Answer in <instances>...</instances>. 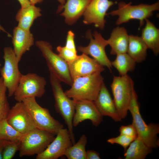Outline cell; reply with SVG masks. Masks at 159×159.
<instances>
[{
	"mask_svg": "<svg viewBox=\"0 0 159 159\" xmlns=\"http://www.w3.org/2000/svg\"><path fill=\"white\" fill-rule=\"evenodd\" d=\"M138 95L134 86L132 87L128 110L131 113L132 124L135 128L138 137L140 138L148 146L155 149L159 146L157 135L159 133V125L151 123L147 125L140 114Z\"/></svg>",
	"mask_w": 159,
	"mask_h": 159,
	"instance_id": "cell-1",
	"label": "cell"
},
{
	"mask_svg": "<svg viewBox=\"0 0 159 159\" xmlns=\"http://www.w3.org/2000/svg\"><path fill=\"white\" fill-rule=\"evenodd\" d=\"M104 79L100 72L76 78L73 80L71 88L65 93L74 100L94 101L99 93Z\"/></svg>",
	"mask_w": 159,
	"mask_h": 159,
	"instance_id": "cell-2",
	"label": "cell"
},
{
	"mask_svg": "<svg viewBox=\"0 0 159 159\" xmlns=\"http://www.w3.org/2000/svg\"><path fill=\"white\" fill-rule=\"evenodd\" d=\"M49 79L55 100V110L64 120L74 144L76 143L72 125L75 112L74 101L66 95L61 82L51 72H49Z\"/></svg>",
	"mask_w": 159,
	"mask_h": 159,
	"instance_id": "cell-3",
	"label": "cell"
},
{
	"mask_svg": "<svg viewBox=\"0 0 159 159\" xmlns=\"http://www.w3.org/2000/svg\"><path fill=\"white\" fill-rule=\"evenodd\" d=\"M131 4V3L127 4L121 2L118 4L117 9L107 14L118 16L116 22L117 25L127 22L131 20L137 19L139 21L140 27H141L144 24L145 20L152 16L153 12L159 9L158 2L150 5L141 4L132 5Z\"/></svg>",
	"mask_w": 159,
	"mask_h": 159,
	"instance_id": "cell-4",
	"label": "cell"
},
{
	"mask_svg": "<svg viewBox=\"0 0 159 159\" xmlns=\"http://www.w3.org/2000/svg\"><path fill=\"white\" fill-rule=\"evenodd\" d=\"M22 102L37 128L56 135L64 128L62 124L51 116L48 109L38 103L36 98H27Z\"/></svg>",
	"mask_w": 159,
	"mask_h": 159,
	"instance_id": "cell-5",
	"label": "cell"
},
{
	"mask_svg": "<svg viewBox=\"0 0 159 159\" xmlns=\"http://www.w3.org/2000/svg\"><path fill=\"white\" fill-rule=\"evenodd\" d=\"M35 44L45 58L49 72L53 74L61 82L71 86L73 80L67 63L58 54L53 52L52 46L49 42L37 41Z\"/></svg>",
	"mask_w": 159,
	"mask_h": 159,
	"instance_id": "cell-6",
	"label": "cell"
},
{
	"mask_svg": "<svg viewBox=\"0 0 159 159\" xmlns=\"http://www.w3.org/2000/svg\"><path fill=\"white\" fill-rule=\"evenodd\" d=\"M55 135L37 128L23 135L20 140L19 156H30L41 153L54 139Z\"/></svg>",
	"mask_w": 159,
	"mask_h": 159,
	"instance_id": "cell-7",
	"label": "cell"
},
{
	"mask_svg": "<svg viewBox=\"0 0 159 159\" xmlns=\"http://www.w3.org/2000/svg\"><path fill=\"white\" fill-rule=\"evenodd\" d=\"M134 86L132 80L127 74L113 76L110 87L116 109L122 119L125 118L127 115Z\"/></svg>",
	"mask_w": 159,
	"mask_h": 159,
	"instance_id": "cell-8",
	"label": "cell"
},
{
	"mask_svg": "<svg viewBox=\"0 0 159 159\" xmlns=\"http://www.w3.org/2000/svg\"><path fill=\"white\" fill-rule=\"evenodd\" d=\"M4 66L0 68V75L8 92L9 97L14 95L22 74L19 71L17 60L13 48L4 49Z\"/></svg>",
	"mask_w": 159,
	"mask_h": 159,
	"instance_id": "cell-9",
	"label": "cell"
},
{
	"mask_svg": "<svg viewBox=\"0 0 159 159\" xmlns=\"http://www.w3.org/2000/svg\"><path fill=\"white\" fill-rule=\"evenodd\" d=\"M47 82L43 77L29 73L22 74L14 94L15 100L22 102L30 97H40L45 92Z\"/></svg>",
	"mask_w": 159,
	"mask_h": 159,
	"instance_id": "cell-10",
	"label": "cell"
},
{
	"mask_svg": "<svg viewBox=\"0 0 159 159\" xmlns=\"http://www.w3.org/2000/svg\"><path fill=\"white\" fill-rule=\"evenodd\" d=\"M87 34L90 40L89 44L86 47L79 46L77 50L90 55L101 65L107 67L111 71L112 67V61L107 57L105 51V47L108 45L107 40L97 31L93 32L94 38L89 32Z\"/></svg>",
	"mask_w": 159,
	"mask_h": 159,
	"instance_id": "cell-11",
	"label": "cell"
},
{
	"mask_svg": "<svg viewBox=\"0 0 159 159\" xmlns=\"http://www.w3.org/2000/svg\"><path fill=\"white\" fill-rule=\"evenodd\" d=\"M8 123L22 135L37 128L22 102H17L11 108L6 118Z\"/></svg>",
	"mask_w": 159,
	"mask_h": 159,
	"instance_id": "cell-12",
	"label": "cell"
},
{
	"mask_svg": "<svg viewBox=\"0 0 159 159\" xmlns=\"http://www.w3.org/2000/svg\"><path fill=\"white\" fill-rule=\"evenodd\" d=\"M114 3L109 0H91L83 14V23L87 24H94L96 27L103 29L107 12Z\"/></svg>",
	"mask_w": 159,
	"mask_h": 159,
	"instance_id": "cell-13",
	"label": "cell"
},
{
	"mask_svg": "<svg viewBox=\"0 0 159 159\" xmlns=\"http://www.w3.org/2000/svg\"><path fill=\"white\" fill-rule=\"evenodd\" d=\"M45 150L37 155V159H57L64 155L67 149L73 144L66 128L60 129Z\"/></svg>",
	"mask_w": 159,
	"mask_h": 159,
	"instance_id": "cell-14",
	"label": "cell"
},
{
	"mask_svg": "<svg viewBox=\"0 0 159 159\" xmlns=\"http://www.w3.org/2000/svg\"><path fill=\"white\" fill-rule=\"evenodd\" d=\"M73 100L75 106L72 120L73 127H77L81 122L87 120H90L92 125L96 127L101 123L103 116L97 109L94 101Z\"/></svg>",
	"mask_w": 159,
	"mask_h": 159,
	"instance_id": "cell-15",
	"label": "cell"
},
{
	"mask_svg": "<svg viewBox=\"0 0 159 159\" xmlns=\"http://www.w3.org/2000/svg\"><path fill=\"white\" fill-rule=\"evenodd\" d=\"M67 63L72 80L78 77L101 73L105 70L104 67L95 59L83 53Z\"/></svg>",
	"mask_w": 159,
	"mask_h": 159,
	"instance_id": "cell-16",
	"label": "cell"
},
{
	"mask_svg": "<svg viewBox=\"0 0 159 159\" xmlns=\"http://www.w3.org/2000/svg\"><path fill=\"white\" fill-rule=\"evenodd\" d=\"M94 102L98 111L103 116L109 117L115 122L121 121L122 119L117 111L113 99L104 82Z\"/></svg>",
	"mask_w": 159,
	"mask_h": 159,
	"instance_id": "cell-17",
	"label": "cell"
},
{
	"mask_svg": "<svg viewBox=\"0 0 159 159\" xmlns=\"http://www.w3.org/2000/svg\"><path fill=\"white\" fill-rule=\"evenodd\" d=\"M34 43L33 36L30 30H25L18 26L14 28L12 39L13 49L19 62L23 55L30 50Z\"/></svg>",
	"mask_w": 159,
	"mask_h": 159,
	"instance_id": "cell-18",
	"label": "cell"
},
{
	"mask_svg": "<svg viewBox=\"0 0 159 159\" xmlns=\"http://www.w3.org/2000/svg\"><path fill=\"white\" fill-rule=\"evenodd\" d=\"M91 0H67L60 9L64 11L60 14L65 18V22L68 25L74 24L82 15Z\"/></svg>",
	"mask_w": 159,
	"mask_h": 159,
	"instance_id": "cell-19",
	"label": "cell"
},
{
	"mask_svg": "<svg viewBox=\"0 0 159 159\" xmlns=\"http://www.w3.org/2000/svg\"><path fill=\"white\" fill-rule=\"evenodd\" d=\"M129 35L123 27L117 26L112 31L110 37L107 40L111 48L110 54L112 55L127 53Z\"/></svg>",
	"mask_w": 159,
	"mask_h": 159,
	"instance_id": "cell-20",
	"label": "cell"
},
{
	"mask_svg": "<svg viewBox=\"0 0 159 159\" xmlns=\"http://www.w3.org/2000/svg\"><path fill=\"white\" fill-rule=\"evenodd\" d=\"M145 25L142 29L140 37L148 49L155 55L159 53V29L148 19L145 20Z\"/></svg>",
	"mask_w": 159,
	"mask_h": 159,
	"instance_id": "cell-21",
	"label": "cell"
},
{
	"mask_svg": "<svg viewBox=\"0 0 159 159\" xmlns=\"http://www.w3.org/2000/svg\"><path fill=\"white\" fill-rule=\"evenodd\" d=\"M41 9L35 5L31 4L28 6L21 8L16 16L18 26L27 30H30L34 20L41 16Z\"/></svg>",
	"mask_w": 159,
	"mask_h": 159,
	"instance_id": "cell-22",
	"label": "cell"
},
{
	"mask_svg": "<svg viewBox=\"0 0 159 159\" xmlns=\"http://www.w3.org/2000/svg\"><path fill=\"white\" fill-rule=\"evenodd\" d=\"M148 49L147 47L140 37L129 35L127 53L136 63H140L145 60Z\"/></svg>",
	"mask_w": 159,
	"mask_h": 159,
	"instance_id": "cell-23",
	"label": "cell"
},
{
	"mask_svg": "<svg viewBox=\"0 0 159 159\" xmlns=\"http://www.w3.org/2000/svg\"><path fill=\"white\" fill-rule=\"evenodd\" d=\"M152 150L137 136L125 152V159H144L151 153Z\"/></svg>",
	"mask_w": 159,
	"mask_h": 159,
	"instance_id": "cell-24",
	"label": "cell"
},
{
	"mask_svg": "<svg viewBox=\"0 0 159 159\" xmlns=\"http://www.w3.org/2000/svg\"><path fill=\"white\" fill-rule=\"evenodd\" d=\"M116 55L115 59L112 62V64L117 70L120 76L126 75L128 72L134 70L136 62L127 53Z\"/></svg>",
	"mask_w": 159,
	"mask_h": 159,
	"instance_id": "cell-25",
	"label": "cell"
},
{
	"mask_svg": "<svg viewBox=\"0 0 159 159\" xmlns=\"http://www.w3.org/2000/svg\"><path fill=\"white\" fill-rule=\"evenodd\" d=\"M87 143L86 136L82 135L77 143L67 149L64 155L68 159H86L85 147Z\"/></svg>",
	"mask_w": 159,
	"mask_h": 159,
	"instance_id": "cell-26",
	"label": "cell"
},
{
	"mask_svg": "<svg viewBox=\"0 0 159 159\" xmlns=\"http://www.w3.org/2000/svg\"><path fill=\"white\" fill-rule=\"evenodd\" d=\"M22 135L12 127L6 119L0 121V139L7 141H19Z\"/></svg>",
	"mask_w": 159,
	"mask_h": 159,
	"instance_id": "cell-27",
	"label": "cell"
},
{
	"mask_svg": "<svg viewBox=\"0 0 159 159\" xmlns=\"http://www.w3.org/2000/svg\"><path fill=\"white\" fill-rule=\"evenodd\" d=\"M7 90L0 75V121L6 119L10 109L6 96Z\"/></svg>",
	"mask_w": 159,
	"mask_h": 159,
	"instance_id": "cell-28",
	"label": "cell"
},
{
	"mask_svg": "<svg viewBox=\"0 0 159 159\" xmlns=\"http://www.w3.org/2000/svg\"><path fill=\"white\" fill-rule=\"evenodd\" d=\"M20 141H13L6 140L2 154V159H11L16 152L19 150Z\"/></svg>",
	"mask_w": 159,
	"mask_h": 159,
	"instance_id": "cell-29",
	"label": "cell"
},
{
	"mask_svg": "<svg viewBox=\"0 0 159 159\" xmlns=\"http://www.w3.org/2000/svg\"><path fill=\"white\" fill-rule=\"evenodd\" d=\"M136 138L120 134L116 137L108 139L107 142L111 144H116L119 145L124 148L125 152L131 142Z\"/></svg>",
	"mask_w": 159,
	"mask_h": 159,
	"instance_id": "cell-30",
	"label": "cell"
},
{
	"mask_svg": "<svg viewBox=\"0 0 159 159\" xmlns=\"http://www.w3.org/2000/svg\"><path fill=\"white\" fill-rule=\"evenodd\" d=\"M56 50L58 54L67 63L73 61L78 56L77 51L68 49L65 46H58Z\"/></svg>",
	"mask_w": 159,
	"mask_h": 159,
	"instance_id": "cell-31",
	"label": "cell"
},
{
	"mask_svg": "<svg viewBox=\"0 0 159 159\" xmlns=\"http://www.w3.org/2000/svg\"><path fill=\"white\" fill-rule=\"evenodd\" d=\"M119 132L120 134L130 137L136 138L138 136L136 129L132 123L127 125L121 126L120 127Z\"/></svg>",
	"mask_w": 159,
	"mask_h": 159,
	"instance_id": "cell-32",
	"label": "cell"
},
{
	"mask_svg": "<svg viewBox=\"0 0 159 159\" xmlns=\"http://www.w3.org/2000/svg\"><path fill=\"white\" fill-rule=\"evenodd\" d=\"M74 36V33L72 31L69 30L67 32L65 46L68 49L77 51L75 43Z\"/></svg>",
	"mask_w": 159,
	"mask_h": 159,
	"instance_id": "cell-33",
	"label": "cell"
},
{
	"mask_svg": "<svg viewBox=\"0 0 159 159\" xmlns=\"http://www.w3.org/2000/svg\"><path fill=\"white\" fill-rule=\"evenodd\" d=\"M86 159H100V155L97 151L91 150L86 151Z\"/></svg>",
	"mask_w": 159,
	"mask_h": 159,
	"instance_id": "cell-34",
	"label": "cell"
},
{
	"mask_svg": "<svg viewBox=\"0 0 159 159\" xmlns=\"http://www.w3.org/2000/svg\"><path fill=\"white\" fill-rule=\"evenodd\" d=\"M17 0L19 3L21 8H24L27 7L31 4L29 0Z\"/></svg>",
	"mask_w": 159,
	"mask_h": 159,
	"instance_id": "cell-35",
	"label": "cell"
},
{
	"mask_svg": "<svg viewBox=\"0 0 159 159\" xmlns=\"http://www.w3.org/2000/svg\"><path fill=\"white\" fill-rule=\"evenodd\" d=\"M6 140L0 139V159H2V154Z\"/></svg>",
	"mask_w": 159,
	"mask_h": 159,
	"instance_id": "cell-36",
	"label": "cell"
},
{
	"mask_svg": "<svg viewBox=\"0 0 159 159\" xmlns=\"http://www.w3.org/2000/svg\"><path fill=\"white\" fill-rule=\"evenodd\" d=\"M31 4L35 5L37 3L42 2L43 0H29Z\"/></svg>",
	"mask_w": 159,
	"mask_h": 159,
	"instance_id": "cell-37",
	"label": "cell"
},
{
	"mask_svg": "<svg viewBox=\"0 0 159 159\" xmlns=\"http://www.w3.org/2000/svg\"><path fill=\"white\" fill-rule=\"evenodd\" d=\"M57 0L61 4V5L59 6L58 9L57 11V12H59L60 9H61L62 7L65 4V0Z\"/></svg>",
	"mask_w": 159,
	"mask_h": 159,
	"instance_id": "cell-38",
	"label": "cell"
},
{
	"mask_svg": "<svg viewBox=\"0 0 159 159\" xmlns=\"http://www.w3.org/2000/svg\"><path fill=\"white\" fill-rule=\"evenodd\" d=\"M1 31H3L4 32H6V33H7L8 34V36H11V35H10L7 32H6L4 29L3 28V27L0 24V32Z\"/></svg>",
	"mask_w": 159,
	"mask_h": 159,
	"instance_id": "cell-39",
	"label": "cell"
}]
</instances>
